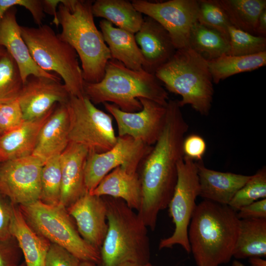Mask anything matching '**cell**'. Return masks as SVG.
Returning <instances> with one entry per match:
<instances>
[{
    "instance_id": "cell-6",
    "label": "cell",
    "mask_w": 266,
    "mask_h": 266,
    "mask_svg": "<svg viewBox=\"0 0 266 266\" xmlns=\"http://www.w3.org/2000/svg\"><path fill=\"white\" fill-rule=\"evenodd\" d=\"M154 74L168 91L181 97V107L190 105L202 115L209 114L214 89L208 62L190 47L176 50Z\"/></svg>"
},
{
    "instance_id": "cell-33",
    "label": "cell",
    "mask_w": 266,
    "mask_h": 266,
    "mask_svg": "<svg viewBox=\"0 0 266 266\" xmlns=\"http://www.w3.org/2000/svg\"><path fill=\"white\" fill-rule=\"evenodd\" d=\"M263 199H266L265 166L251 175L249 179L236 193L228 205L237 212L242 207Z\"/></svg>"
},
{
    "instance_id": "cell-13",
    "label": "cell",
    "mask_w": 266,
    "mask_h": 266,
    "mask_svg": "<svg viewBox=\"0 0 266 266\" xmlns=\"http://www.w3.org/2000/svg\"><path fill=\"white\" fill-rule=\"evenodd\" d=\"M43 164L32 155L2 162L0 165V193L19 206L39 200Z\"/></svg>"
},
{
    "instance_id": "cell-31",
    "label": "cell",
    "mask_w": 266,
    "mask_h": 266,
    "mask_svg": "<svg viewBox=\"0 0 266 266\" xmlns=\"http://www.w3.org/2000/svg\"><path fill=\"white\" fill-rule=\"evenodd\" d=\"M40 181L39 200L47 204H59L62 184L60 155L54 156L44 163Z\"/></svg>"
},
{
    "instance_id": "cell-4",
    "label": "cell",
    "mask_w": 266,
    "mask_h": 266,
    "mask_svg": "<svg viewBox=\"0 0 266 266\" xmlns=\"http://www.w3.org/2000/svg\"><path fill=\"white\" fill-rule=\"evenodd\" d=\"M84 96L94 104L112 102L121 110L134 112L142 109L139 98L166 106L168 94L154 74L143 68L133 70L111 59L102 79L97 83L84 82Z\"/></svg>"
},
{
    "instance_id": "cell-34",
    "label": "cell",
    "mask_w": 266,
    "mask_h": 266,
    "mask_svg": "<svg viewBox=\"0 0 266 266\" xmlns=\"http://www.w3.org/2000/svg\"><path fill=\"white\" fill-rule=\"evenodd\" d=\"M229 37L228 55L245 56L266 51V38L265 37L255 35L230 26Z\"/></svg>"
},
{
    "instance_id": "cell-45",
    "label": "cell",
    "mask_w": 266,
    "mask_h": 266,
    "mask_svg": "<svg viewBox=\"0 0 266 266\" xmlns=\"http://www.w3.org/2000/svg\"><path fill=\"white\" fill-rule=\"evenodd\" d=\"M119 266H154L149 262L145 264H139L133 262H126L120 265Z\"/></svg>"
},
{
    "instance_id": "cell-49",
    "label": "cell",
    "mask_w": 266,
    "mask_h": 266,
    "mask_svg": "<svg viewBox=\"0 0 266 266\" xmlns=\"http://www.w3.org/2000/svg\"><path fill=\"white\" fill-rule=\"evenodd\" d=\"M18 266H26V265L25 263H22V264H20Z\"/></svg>"
},
{
    "instance_id": "cell-16",
    "label": "cell",
    "mask_w": 266,
    "mask_h": 266,
    "mask_svg": "<svg viewBox=\"0 0 266 266\" xmlns=\"http://www.w3.org/2000/svg\"><path fill=\"white\" fill-rule=\"evenodd\" d=\"M66 210L75 220L81 237L100 251L108 229L106 206L103 197L87 192Z\"/></svg>"
},
{
    "instance_id": "cell-25",
    "label": "cell",
    "mask_w": 266,
    "mask_h": 266,
    "mask_svg": "<svg viewBox=\"0 0 266 266\" xmlns=\"http://www.w3.org/2000/svg\"><path fill=\"white\" fill-rule=\"evenodd\" d=\"M99 26L112 59L130 69H142L143 57L134 33L115 27L104 19L100 21Z\"/></svg>"
},
{
    "instance_id": "cell-1",
    "label": "cell",
    "mask_w": 266,
    "mask_h": 266,
    "mask_svg": "<svg viewBox=\"0 0 266 266\" xmlns=\"http://www.w3.org/2000/svg\"><path fill=\"white\" fill-rule=\"evenodd\" d=\"M178 100H169L163 129L143 160L139 175L142 201L137 212L147 228L154 231L160 211L167 207L177 179V164L184 155L183 143L189 125Z\"/></svg>"
},
{
    "instance_id": "cell-9",
    "label": "cell",
    "mask_w": 266,
    "mask_h": 266,
    "mask_svg": "<svg viewBox=\"0 0 266 266\" xmlns=\"http://www.w3.org/2000/svg\"><path fill=\"white\" fill-rule=\"evenodd\" d=\"M69 116V142L83 145L98 153L105 152L116 144L112 119L96 107L85 96L70 95L67 103Z\"/></svg>"
},
{
    "instance_id": "cell-12",
    "label": "cell",
    "mask_w": 266,
    "mask_h": 266,
    "mask_svg": "<svg viewBox=\"0 0 266 266\" xmlns=\"http://www.w3.org/2000/svg\"><path fill=\"white\" fill-rule=\"evenodd\" d=\"M134 7L159 23L168 32L176 50L189 46L191 29L197 21L198 0L152 2L133 0Z\"/></svg>"
},
{
    "instance_id": "cell-48",
    "label": "cell",
    "mask_w": 266,
    "mask_h": 266,
    "mask_svg": "<svg viewBox=\"0 0 266 266\" xmlns=\"http://www.w3.org/2000/svg\"><path fill=\"white\" fill-rule=\"evenodd\" d=\"M5 52L6 50L3 47L0 46V57L3 55Z\"/></svg>"
},
{
    "instance_id": "cell-51",
    "label": "cell",
    "mask_w": 266,
    "mask_h": 266,
    "mask_svg": "<svg viewBox=\"0 0 266 266\" xmlns=\"http://www.w3.org/2000/svg\"><path fill=\"white\" fill-rule=\"evenodd\" d=\"M0 162H2V161H1V155H0Z\"/></svg>"
},
{
    "instance_id": "cell-15",
    "label": "cell",
    "mask_w": 266,
    "mask_h": 266,
    "mask_svg": "<svg viewBox=\"0 0 266 266\" xmlns=\"http://www.w3.org/2000/svg\"><path fill=\"white\" fill-rule=\"evenodd\" d=\"M70 95L61 81L29 76L18 96L24 120L40 118L58 103H67Z\"/></svg>"
},
{
    "instance_id": "cell-7",
    "label": "cell",
    "mask_w": 266,
    "mask_h": 266,
    "mask_svg": "<svg viewBox=\"0 0 266 266\" xmlns=\"http://www.w3.org/2000/svg\"><path fill=\"white\" fill-rule=\"evenodd\" d=\"M21 31L37 65L44 71L57 74L70 95L84 96L85 81L74 49L47 25L21 26Z\"/></svg>"
},
{
    "instance_id": "cell-11",
    "label": "cell",
    "mask_w": 266,
    "mask_h": 266,
    "mask_svg": "<svg viewBox=\"0 0 266 266\" xmlns=\"http://www.w3.org/2000/svg\"><path fill=\"white\" fill-rule=\"evenodd\" d=\"M151 148L139 140L124 135L117 136L114 146L105 152L89 150L84 174L87 192L93 191L105 175L118 166L130 173L137 172Z\"/></svg>"
},
{
    "instance_id": "cell-3",
    "label": "cell",
    "mask_w": 266,
    "mask_h": 266,
    "mask_svg": "<svg viewBox=\"0 0 266 266\" xmlns=\"http://www.w3.org/2000/svg\"><path fill=\"white\" fill-rule=\"evenodd\" d=\"M92 0H61L57 16L63 40L76 51L81 62L84 80L100 81L108 62L112 59L102 34L97 29L92 11Z\"/></svg>"
},
{
    "instance_id": "cell-43",
    "label": "cell",
    "mask_w": 266,
    "mask_h": 266,
    "mask_svg": "<svg viewBox=\"0 0 266 266\" xmlns=\"http://www.w3.org/2000/svg\"><path fill=\"white\" fill-rule=\"evenodd\" d=\"M255 35L266 37V9L260 14L256 25Z\"/></svg>"
},
{
    "instance_id": "cell-24",
    "label": "cell",
    "mask_w": 266,
    "mask_h": 266,
    "mask_svg": "<svg viewBox=\"0 0 266 266\" xmlns=\"http://www.w3.org/2000/svg\"><path fill=\"white\" fill-rule=\"evenodd\" d=\"M53 109L40 118L25 120L18 127L0 136L1 162L32 154L40 129Z\"/></svg>"
},
{
    "instance_id": "cell-8",
    "label": "cell",
    "mask_w": 266,
    "mask_h": 266,
    "mask_svg": "<svg viewBox=\"0 0 266 266\" xmlns=\"http://www.w3.org/2000/svg\"><path fill=\"white\" fill-rule=\"evenodd\" d=\"M19 207L27 223L38 234L66 249L81 261L100 264V251L81 237L65 206L38 200Z\"/></svg>"
},
{
    "instance_id": "cell-23",
    "label": "cell",
    "mask_w": 266,
    "mask_h": 266,
    "mask_svg": "<svg viewBox=\"0 0 266 266\" xmlns=\"http://www.w3.org/2000/svg\"><path fill=\"white\" fill-rule=\"evenodd\" d=\"M10 234L16 240L26 266H45L49 241L36 233L25 219L20 207L12 203Z\"/></svg>"
},
{
    "instance_id": "cell-38",
    "label": "cell",
    "mask_w": 266,
    "mask_h": 266,
    "mask_svg": "<svg viewBox=\"0 0 266 266\" xmlns=\"http://www.w3.org/2000/svg\"><path fill=\"white\" fill-rule=\"evenodd\" d=\"M206 150V143L201 136L192 134L185 137L183 143L184 155L194 161L202 160Z\"/></svg>"
},
{
    "instance_id": "cell-17",
    "label": "cell",
    "mask_w": 266,
    "mask_h": 266,
    "mask_svg": "<svg viewBox=\"0 0 266 266\" xmlns=\"http://www.w3.org/2000/svg\"><path fill=\"white\" fill-rule=\"evenodd\" d=\"M17 9L10 8L0 21V46L3 47L17 64L23 83L30 75L43 76L61 81L57 74L43 70L33 60L21 34L16 19Z\"/></svg>"
},
{
    "instance_id": "cell-44",
    "label": "cell",
    "mask_w": 266,
    "mask_h": 266,
    "mask_svg": "<svg viewBox=\"0 0 266 266\" xmlns=\"http://www.w3.org/2000/svg\"><path fill=\"white\" fill-rule=\"evenodd\" d=\"M251 266H266V261L261 257H251L249 258Z\"/></svg>"
},
{
    "instance_id": "cell-21",
    "label": "cell",
    "mask_w": 266,
    "mask_h": 266,
    "mask_svg": "<svg viewBox=\"0 0 266 266\" xmlns=\"http://www.w3.org/2000/svg\"><path fill=\"white\" fill-rule=\"evenodd\" d=\"M199 196L216 203L228 205L251 175L221 172L206 167L202 160L196 162Z\"/></svg>"
},
{
    "instance_id": "cell-14",
    "label": "cell",
    "mask_w": 266,
    "mask_h": 266,
    "mask_svg": "<svg viewBox=\"0 0 266 266\" xmlns=\"http://www.w3.org/2000/svg\"><path fill=\"white\" fill-rule=\"evenodd\" d=\"M138 100L142 109L134 112L123 111L112 103L103 104L116 122L118 136L129 135L151 146L156 143L163 129L166 105L146 98Z\"/></svg>"
},
{
    "instance_id": "cell-35",
    "label": "cell",
    "mask_w": 266,
    "mask_h": 266,
    "mask_svg": "<svg viewBox=\"0 0 266 266\" xmlns=\"http://www.w3.org/2000/svg\"><path fill=\"white\" fill-rule=\"evenodd\" d=\"M197 21L214 30L229 41V28L232 25L217 0H198Z\"/></svg>"
},
{
    "instance_id": "cell-47",
    "label": "cell",
    "mask_w": 266,
    "mask_h": 266,
    "mask_svg": "<svg viewBox=\"0 0 266 266\" xmlns=\"http://www.w3.org/2000/svg\"><path fill=\"white\" fill-rule=\"evenodd\" d=\"M232 266H245L242 263L240 262L235 260L233 262Z\"/></svg>"
},
{
    "instance_id": "cell-19",
    "label": "cell",
    "mask_w": 266,
    "mask_h": 266,
    "mask_svg": "<svg viewBox=\"0 0 266 266\" xmlns=\"http://www.w3.org/2000/svg\"><path fill=\"white\" fill-rule=\"evenodd\" d=\"M89 151L83 145L69 142L60 155L62 184L59 203L66 208L87 192L84 174Z\"/></svg>"
},
{
    "instance_id": "cell-10",
    "label": "cell",
    "mask_w": 266,
    "mask_h": 266,
    "mask_svg": "<svg viewBox=\"0 0 266 266\" xmlns=\"http://www.w3.org/2000/svg\"><path fill=\"white\" fill-rule=\"evenodd\" d=\"M199 193L196 162L184 156L177 164V182L167 206L175 225L174 231L171 236L161 240L160 249L179 245L187 253L191 252L188 228Z\"/></svg>"
},
{
    "instance_id": "cell-30",
    "label": "cell",
    "mask_w": 266,
    "mask_h": 266,
    "mask_svg": "<svg viewBox=\"0 0 266 266\" xmlns=\"http://www.w3.org/2000/svg\"><path fill=\"white\" fill-rule=\"evenodd\" d=\"M189 46L207 61L227 54L230 48L229 41L221 33L198 21L191 29Z\"/></svg>"
},
{
    "instance_id": "cell-52",
    "label": "cell",
    "mask_w": 266,
    "mask_h": 266,
    "mask_svg": "<svg viewBox=\"0 0 266 266\" xmlns=\"http://www.w3.org/2000/svg\"></svg>"
},
{
    "instance_id": "cell-2",
    "label": "cell",
    "mask_w": 266,
    "mask_h": 266,
    "mask_svg": "<svg viewBox=\"0 0 266 266\" xmlns=\"http://www.w3.org/2000/svg\"><path fill=\"white\" fill-rule=\"evenodd\" d=\"M237 212L228 205L203 200L197 205L188 239L197 266H219L230 262L239 230Z\"/></svg>"
},
{
    "instance_id": "cell-29",
    "label": "cell",
    "mask_w": 266,
    "mask_h": 266,
    "mask_svg": "<svg viewBox=\"0 0 266 266\" xmlns=\"http://www.w3.org/2000/svg\"><path fill=\"white\" fill-rule=\"evenodd\" d=\"M232 26L255 35L258 18L266 9V0H217Z\"/></svg>"
},
{
    "instance_id": "cell-26",
    "label": "cell",
    "mask_w": 266,
    "mask_h": 266,
    "mask_svg": "<svg viewBox=\"0 0 266 266\" xmlns=\"http://www.w3.org/2000/svg\"><path fill=\"white\" fill-rule=\"evenodd\" d=\"M94 17L103 18L120 29L135 34L143 22L142 14L125 0H97L93 2Z\"/></svg>"
},
{
    "instance_id": "cell-5",
    "label": "cell",
    "mask_w": 266,
    "mask_h": 266,
    "mask_svg": "<svg viewBox=\"0 0 266 266\" xmlns=\"http://www.w3.org/2000/svg\"><path fill=\"white\" fill-rule=\"evenodd\" d=\"M102 197L106 206L108 229L100 249L102 266L149 263L147 227L137 213L120 199Z\"/></svg>"
},
{
    "instance_id": "cell-50",
    "label": "cell",
    "mask_w": 266,
    "mask_h": 266,
    "mask_svg": "<svg viewBox=\"0 0 266 266\" xmlns=\"http://www.w3.org/2000/svg\"><path fill=\"white\" fill-rule=\"evenodd\" d=\"M2 133L0 129V136H1L2 135Z\"/></svg>"
},
{
    "instance_id": "cell-18",
    "label": "cell",
    "mask_w": 266,
    "mask_h": 266,
    "mask_svg": "<svg viewBox=\"0 0 266 266\" xmlns=\"http://www.w3.org/2000/svg\"><path fill=\"white\" fill-rule=\"evenodd\" d=\"M134 36L143 57L142 68L149 73L154 74L176 51L168 32L149 17L144 18Z\"/></svg>"
},
{
    "instance_id": "cell-37",
    "label": "cell",
    "mask_w": 266,
    "mask_h": 266,
    "mask_svg": "<svg viewBox=\"0 0 266 266\" xmlns=\"http://www.w3.org/2000/svg\"><path fill=\"white\" fill-rule=\"evenodd\" d=\"M81 261L69 251L56 244H50L45 266H79Z\"/></svg>"
},
{
    "instance_id": "cell-28",
    "label": "cell",
    "mask_w": 266,
    "mask_h": 266,
    "mask_svg": "<svg viewBox=\"0 0 266 266\" xmlns=\"http://www.w3.org/2000/svg\"><path fill=\"white\" fill-rule=\"evenodd\" d=\"M207 62L213 82L217 84L232 75L265 66L266 51L245 56L225 54Z\"/></svg>"
},
{
    "instance_id": "cell-42",
    "label": "cell",
    "mask_w": 266,
    "mask_h": 266,
    "mask_svg": "<svg viewBox=\"0 0 266 266\" xmlns=\"http://www.w3.org/2000/svg\"><path fill=\"white\" fill-rule=\"evenodd\" d=\"M44 12L53 16V23L57 26H59L57 16V7L61 0H42Z\"/></svg>"
},
{
    "instance_id": "cell-20",
    "label": "cell",
    "mask_w": 266,
    "mask_h": 266,
    "mask_svg": "<svg viewBox=\"0 0 266 266\" xmlns=\"http://www.w3.org/2000/svg\"><path fill=\"white\" fill-rule=\"evenodd\" d=\"M67 103L56 105L39 132L32 155L43 163L54 156L60 155L69 142V116Z\"/></svg>"
},
{
    "instance_id": "cell-40",
    "label": "cell",
    "mask_w": 266,
    "mask_h": 266,
    "mask_svg": "<svg viewBox=\"0 0 266 266\" xmlns=\"http://www.w3.org/2000/svg\"><path fill=\"white\" fill-rule=\"evenodd\" d=\"M0 193V239L12 237L10 226L12 216V203L7 202Z\"/></svg>"
},
{
    "instance_id": "cell-22",
    "label": "cell",
    "mask_w": 266,
    "mask_h": 266,
    "mask_svg": "<svg viewBox=\"0 0 266 266\" xmlns=\"http://www.w3.org/2000/svg\"><path fill=\"white\" fill-rule=\"evenodd\" d=\"M90 194L120 199L133 210L139 211L142 201L141 184L138 172L130 173L118 166L105 175Z\"/></svg>"
},
{
    "instance_id": "cell-36",
    "label": "cell",
    "mask_w": 266,
    "mask_h": 266,
    "mask_svg": "<svg viewBox=\"0 0 266 266\" xmlns=\"http://www.w3.org/2000/svg\"><path fill=\"white\" fill-rule=\"evenodd\" d=\"M24 121L18 97L0 101V129L2 133L18 127Z\"/></svg>"
},
{
    "instance_id": "cell-32",
    "label": "cell",
    "mask_w": 266,
    "mask_h": 266,
    "mask_svg": "<svg viewBox=\"0 0 266 266\" xmlns=\"http://www.w3.org/2000/svg\"><path fill=\"white\" fill-rule=\"evenodd\" d=\"M23 85L19 69L6 51L0 57V101L17 98Z\"/></svg>"
},
{
    "instance_id": "cell-27",
    "label": "cell",
    "mask_w": 266,
    "mask_h": 266,
    "mask_svg": "<svg viewBox=\"0 0 266 266\" xmlns=\"http://www.w3.org/2000/svg\"><path fill=\"white\" fill-rule=\"evenodd\" d=\"M266 256V219H240L233 257L239 259Z\"/></svg>"
},
{
    "instance_id": "cell-46",
    "label": "cell",
    "mask_w": 266,
    "mask_h": 266,
    "mask_svg": "<svg viewBox=\"0 0 266 266\" xmlns=\"http://www.w3.org/2000/svg\"><path fill=\"white\" fill-rule=\"evenodd\" d=\"M79 266H98V264L89 261H81Z\"/></svg>"
},
{
    "instance_id": "cell-41",
    "label": "cell",
    "mask_w": 266,
    "mask_h": 266,
    "mask_svg": "<svg viewBox=\"0 0 266 266\" xmlns=\"http://www.w3.org/2000/svg\"><path fill=\"white\" fill-rule=\"evenodd\" d=\"M238 217L243 219H266V199L246 205L237 212Z\"/></svg>"
},
{
    "instance_id": "cell-39",
    "label": "cell",
    "mask_w": 266,
    "mask_h": 266,
    "mask_svg": "<svg viewBox=\"0 0 266 266\" xmlns=\"http://www.w3.org/2000/svg\"><path fill=\"white\" fill-rule=\"evenodd\" d=\"M13 237L0 239V266H18L20 262L19 247L14 244Z\"/></svg>"
}]
</instances>
